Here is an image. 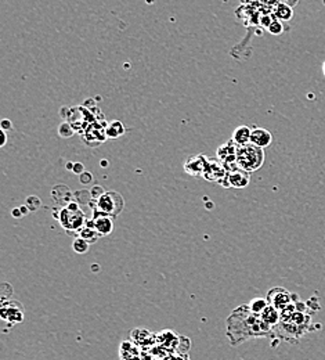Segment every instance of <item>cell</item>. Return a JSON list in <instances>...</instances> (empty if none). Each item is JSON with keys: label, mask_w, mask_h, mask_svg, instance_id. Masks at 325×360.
Listing matches in <instances>:
<instances>
[{"label": "cell", "mask_w": 325, "mask_h": 360, "mask_svg": "<svg viewBox=\"0 0 325 360\" xmlns=\"http://www.w3.org/2000/svg\"><path fill=\"white\" fill-rule=\"evenodd\" d=\"M0 128L3 129V130H10V129H13V122L10 119L5 118L0 122Z\"/></svg>", "instance_id": "obj_23"}, {"label": "cell", "mask_w": 325, "mask_h": 360, "mask_svg": "<svg viewBox=\"0 0 325 360\" xmlns=\"http://www.w3.org/2000/svg\"><path fill=\"white\" fill-rule=\"evenodd\" d=\"M251 135H252V129L249 126H238L235 128V130L233 132V136H231V140L237 144L238 147L246 146L251 143Z\"/></svg>", "instance_id": "obj_10"}, {"label": "cell", "mask_w": 325, "mask_h": 360, "mask_svg": "<svg viewBox=\"0 0 325 360\" xmlns=\"http://www.w3.org/2000/svg\"><path fill=\"white\" fill-rule=\"evenodd\" d=\"M277 17L278 20H284V21H288V20L292 18V9L286 5H280L278 9L276 10Z\"/></svg>", "instance_id": "obj_17"}, {"label": "cell", "mask_w": 325, "mask_h": 360, "mask_svg": "<svg viewBox=\"0 0 325 360\" xmlns=\"http://www.w3.org/2000/svg\"><path fill=\"white\" fill-rule=\"evenodd\" d=\"M267 29H269V32H270L271 35H280V33H282V31H284L280 20H274Z\"/></svg>", "instance_id": "obj_19"}, {"label": "cell", "mask_w": 325, "mask_h": 360, "mask_svg": "<svg viewBox=\"0 0 325 360\" xmlns=\"http://www.w3.org/2000/svg\"><path fill=\"white\" fill-rule=\"evenodd\" d=\"M105 193V190L101 186H99V184H94V186L90 188V196H91V200L97 201L100 198V197L103 196Z\"/></svg>", "instance_id": "obj_20"}, {"label": "cell", "mask_w": 325, "mask_h": 360, "mask_svg": "<svg viewBox=\"0 0 325 360\" xmlns=\"http://www.w3.org/2000/svg\"><path fill=\"white\" fill-rule=\"evenodd\" d=\"M54 218L59 219L61 226L69 234H75L77 233V237L79 236V232L87 223L85 214L81 211V206H79L77 201H72L67 206H63L60 210V212H54Z\"/></svg>", "instance_id": "obj_2"}, {"label": "cell", "mask_w": 325, "mask_h": 360, "mask_svg": "<svg viewBox=\"0 0 325 360\" xmlns=\"http://www.w3.org/2000/svg\"><path fill=\"white\" fill-rule=\"evenodd\" d=\"M78 237L86 240L89 244H93V242L97 241V238L100 237V234H99V232L95 230L93 219H91V220H87L86 226H85V228L82 229L81 232H79V236H78Z\"/></svg>", "instance_id": "obj_12"}, {"label": "cell", "mask_w": 325, "mask_h": 360, "mask_svg": "<svg viewBox=\"0 0 325 360\" xmlns=\"http://www.w3.org/2000/svg\"><path fill=\"white\" fill-rule=\"evenodd\" d=\"M273 142V136L271 133L267 130V129L263 128H255L252 130V135H251V144L259 147V148H266L269 147Z\"/></svg>", "instance_id": "obj_8"}, {"label": "cell", "mask_w": 325, "mask_h": 360, "mask_svg": "<svg viewBox=\"0 0 325 360\" xmlns=\"http://www.w3.org/2000/svg\"><path fill=\"white\" fill-rule=\"evenodd\" d=\"M228 179H230L231 187L235 188H244L249 183V172L244 169H235L234 172H228Z\"/></svg>", "instance_id": "obj_11"}, {"label": "cell", "mask_w": 325, "mask_h": 360, "mask_svg": "<svg viewBox=\"0 0 325 360\" xmlns=\"http://www.w3.org/2000/svg\"><path fill=\"white\" fill-rule=\"evenodd\" d=\"M101 166H104V168L105 166H108V162H107V160L101 161Z\"/></svg>", "instance_id": "obj_28"}, {"label": "cell", "mask_w": 325, "mask_h": 360, "mask_svg": "<svg viewBox=\"0 0 325 360\" xmlns=\"http://www.w3.org/2000/svg\"><path fill=\"white\" fill-rule=\"evenodd\" d=\"M94 201V200H93ZM93 211L107 216H118L123 210V198L117 192H105L99 200L95 201Z\"/></svg>", "instance_id": "obj_4"}, {"label": "cell", "mask_w": 325, "mask_h": 360, "mask_svg": "<svg viewBox=\"0 0 325 360\" xmlns=\"http://www.w3.org/2000/svg\"><path fill=\"white\" fill-rule=\"evenodd\" d=\"M93 215H94V218H93L94 228L95 230L99 232L100 236H108V234H111L113 230L112 218H111V216H107V215L99 214V212H95V211H93Z\"/></svg>", "instance_id": "obj_7"}, {"label": "cell", "mask_w": 325, "mask_h": 360, "mask_svg": "<svg viewBox=\"0 0 325 360\" xmlns=\"http://www.w3.org/2000/svg\"><path fill=\"white\" fill-rule=\"evenodd\" d=\"M266 299L269 301L270 305H273L276 309L282 312V310L286 309L289 305H292L294 302L298 301L299 298L296 294H291V292L284 290V288L277 287L269 291Z\"/></svg>", "instance_id": "obj_5"}, {"label": "cell", "mask_w": 325, "mask_h": 360, "mask_svg": "<svg viewBox=\"0 0 325 360\" xmlns=\"http://www.w3.org/2000/svg\"><path fill=\"white\" fill-rule=\"evenodd\" d=\"M25 205L29 208V211H31V212H36V211L42 206V201L39 197L29 196L27 200H25Z\"/></svg>", "instance_id": "obj_18"}, {"label": "cell", "mask_w": 325, "mask_h": 360, "mask_svg": "<svg viewBox=\"0 0 325 360\" xmlns=\"http://www.w3.org/2000/svg\"><path fill=\"white\" fill-rule=\"evenodd\" d=\"M83 172H85V165L82 164V162H75V165H73V169H72V174L79 175V176H81Z\"/></svg>", "instance_id": "obj_22"}, {"label": "cell", "mask_w": 325, "mask_h": 360, "mask_svg": "<svg viewBox=\"0 0 325 360\" xmlns=\"http://www.w3.org/2000/svg\"><path fill=\"white\" fill-rule=\"evenodd\" d=\"M73 165H75V162H67V165H65V168H67L68 170H71V172H72Z\"/></svg>", "instance_id": "obj_27"}, {"label": "cell", "mask_w": 325, "mask_h": 360, "mask_svg": "<svg viewBox=\"0 0 325 360\" xmlns=\"http://www.w3.org/2000/svg\"><path fill=\"white\" fill-rule=\"evenodd\" d=\"M269 335L274 337V330L263 321L260 315L252 312L248 304L237 308L227 320V337L234 347L246 339Z\"/></svg>", "instance_id": "obj_1"}, {"label": "cell", "mask_w": 325, "mask_h": 360, "mask_svg": "<svg viewBox=\"0 0 325 360\" xmlns=\"http://www.w3.org/2000/svg\"><path fill=\"white\" fill-rule=\"evenodd\" d=\"M123 133H125V126L119 121H113L105 128V136L108 139H118V137L122 136Z\"/></svg>", "instance_id": "obj_13"}, {"label": "cell", "mask_w": 325, "mask_h": 360, "mask_svg": "<svg viewBox=\"0 0 325 360\" xmlns=\"http://www.w3.org/2000/svg\"><path fill=\"white\" fill-rule=\"evenodd\" d=\"M20 208H21V211H23L24 216H27V215L29 214V212H31V211H29V208H28V206L25 205V204H24V205H21V206H20Z\"/></svg>", "instance_id": "obj_26"}, {"label": "cell", "mask_w": 325, "mask_h": 360, "mask_svg": "<svg viewBox=\"0 0 325 360\" xmlns=\"http://www.w3.org/2000/svg\"><path fill=\"white\" fill-rule=\"evenodd\" d=\"M79 180H81L82 184H90V183H93V175H91V172H87V170H85L83 174L79 176Z\"/></svg>", "instance_id": "obj_21"}, {"label": "cell", "mask_w": 325, "mask_h": 360, "mask_svg": "<svg viewBox=\"0 0 325 360\" xmlns=\"http://www.w3.org/2000/svg\"><path fill=\"white\" fill-rule=\"evenodd\" d=\"M89 247H90V244H89L86 240H83V238L81 237H77L72 242L73 251L77 252V254H86V252L89 251Z\"/></svg>", "instance_id": "obj_16"}, {"label": "cell", "mask_w": 325, "mask_h": 360, "mask_svg": "<svg viewBox=\"0 0 325 360\" xmlns=\"http://www.w3.org/2000/svg\"><path fill=\"white\" fill-rule=\"evenodd\" d=\"M260 317L263 319V321L266 324H269L273 330H276V327L280 324V320H281V312L278 309H276L273 305H269L266 306V309L263 310L262 313H260Z\"/></svg>", "instance_id": "obj_9"}, {"label": "cell", "mask_w": 325, "mask_h": 360, "mask_svg": "<svg viewBox=\"0 0 325 360\" xmlns=\"http://www.w3.org/2000/svg\"><path fill=\"white\" fill-rule=\"evenodd\" d=\"M322 72H324L325 75V61H324V64H322Z\"/></svg>", "instance_id": "obj_29"}, {"label": "cell", "mask_w": 325, "mask_h": 360, "mask_svg": "<svg viewBox=\"0 0 325 360\" xmlns=\"http://www.w3.org/2000/svg\"><path fill=\"white\" fill-rule=\"evenodd\" d=\"M75 135V129L71 123L65 121L59 126V136L63 137V139H69Z\"/></svg>", "instance_id": "obj_15"}, {"label": "cell", "mask_w": 325, "mask_h": 360, "mask_svg": "<svg viewBox=\"0 0 325 360\" xmlns=\"http://www.w3.org/2000/svg\"><path fill=\"white\" fill-rule=\"evenodd\" d=\"M208 162L209 160L205 155H194V157H190L188 160L185 161L184 170L187 174L193 175V176H201V175L205 174Z\"/></svg>", "instance_id": "obj_6"}, {"label": "cell", "mask_w": 325, "mask_h": 360, "mask_svg": "<svg viewBox=\"0 0 325 360\" xmlns=\"http://www.w3.org/2000/svg\"><path fill=\"white\" fill-rule=\"evenodd\" d=\"M7 143V135H6V130L0 129V147H3Z\"/></svg>", "instance_id": "obj_25"}, {"label": "cell", "mask_w": 325, "mask_h": 360, "mask_svg": "<svg viewBox=\"0 0 325 360\" xmlns=\"http://www.w3.org/2000/svg\"><path fill=\"white\" fill-rule=\"evenodd\" d=\"M11 216L15 219L23 218L24 214H23V211H21V208H20V206H17V208H13V210H11Z\"/></svg>", "instance_id": "obj_24"}, {"label": "cell", "mask_w": 325, "mask_h": 360, "mask_svg": "<svg viewBox=\"0 0 325 360\" xmlns=\"http://www.w3.org/2000/svg\"><path fill=\"white\" fill-rule=\"evenodd\" d=\"M248 305L252 312L260 315L263 310L266 309V306L269 305V301H267V299H263V298H256V299H253V301L249 302Z\"/></svg>", "instance_id": "obj_14"}, {"label": "cell", "mask_w": 325, "mask_h": 360, "mask_svg": "<svg viewBox=\"0 0 325 360\" xmlns=\"http://www.w3.org/2000/svg\"><path fill=\"white\" fill-rule=\"evenodd\" d=\"M264 161V151L263 148L246 144V146L238 147L237 150V165L239 169H244L246 172H253L263 165Z\"/></svg>", "instance_id": "obj_3"}]
</instances>
